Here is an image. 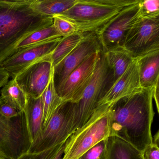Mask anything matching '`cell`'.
Masks as SVG:
<instances>
[{
  "label": "cell",
  "mask_w": 159,
  "mask_h": 159,
  "mask_svg": "<svg viewBox=\"0 0 159 159\" xmlns=\"http://www.w3.org/2000/svg\"><path fill=\"white\" fill-rule=\"evenodd\" d=\"M153 87L141 88L109 107L111 135L121 138L142 152L152 143Z\"/></svg>",
  "instance_id": "6da1fadb"
},
{
  "label": "cell",
  "mask_w": 159,
  "mask_h": 159,
  "mask_svg": "<svg viewBox=\"0 0 159 159\" xmlns=\"http://www.w3.org/2000/svg\"><path fill=\"white\" fill-rule=\"evenodd\" d=\"M33 0H0V65L33 32L53 25V17L31 7Z\"/></svg>",
  "instance_id": "7a4b0ae2"
},
{
  "label": "cell",
  "mask_w": 159,
  "mask_h": 159,
  "mask_svg": "<svg viewBox=\"0 0 159 159\" xmlns=\"http://www.w3.org/2000/svg\"><path fill=\"white\" fill-rule=\"evenodd\" d=\"M139 0H76L74 5L58 15L76 26L78 32L94 33L113 19L124 8Z\"/></svg>",
  "instance_id": "3957f363"
},
{
  "label": "cell",
  "mask_w": 159,
  "mask_h": 159,
  "mask_svg": "<svg viewBox=\"0 0 159 159\" xmlns=\"http://www.w3.org/2000/svg\"><path fill=\"white\" fill-rule=\"evenodd\" d=\"M107 74V65L103 51L100 52L93 76L83 94L75 103L71 121L70 134L84 125L95 111L104 92Z\"/></svg>",
  "instance_id": "277c9868"
},
{
  "label": "cell",
  "mask_w": 159,
  "mask_h": 159,
  "mask_svg": "<svg viewBox=\"0 0 159 159\" xmlns=\"http://www.w3.org/2000/svg\"><path fill=\"white\" fill-rule=\"evenodd\" d=\"M75 103L65 101L55 111L40 134L31 143L27 153H37L66 141L70 134Z\"/></svg>",
  "instance_id": "5b68a950"
},
{
  "label": "cell",
  "mask_w": 159,
  "mask_h": 159,
  "mask_svg": "<svg viewBox=\"0 0 159 159\" xmlns=\"http://www.w3.org/2000/svg\"><path fill=\"white\" fill-rule=\"evenodd\" d=\"M31 144L24 112L11 119L0 114V158L17 159Z\"/></svg>",
  "instance_id": "8992f818"
},
{
  "label": "cell",
  "mask_w": 159,
  "mask_h": 159,
  "mask_svg": "<svg viewBox=\"0 0 159 159\" xmlns=\"http://www.w3.org/2000/svg\"><path fill=\"white\" fill-rule=\"evenodd\" d=\"M141 1L124 8L96 34L103 52L122 48L129 30L144 16Z\"/></svg>",
  "instance_id": "52a82bcc"
},
{
  "label": "cell",
  "mask_w": 159,
  "mask_h": 159,
  "mask_svg": "<svg viewBox=\"0 0 159 159\" xmlns=\"http://www.w3.org/2000/svg\"><path fill=\"white\" fill-rule=\"evenodd\" d=\"M122 48L134 59L159 51V16L139 20L126 35Z\"/></svg>",
  "instance_id": "ba28073f"
},
{
  "label": "cell",
  "mask_w": 159,
  "mask_h": 159,
  "mask_svg": "<svg viewBox=\"0 0 159 159\" xmlns=\"http://www.w3.org/2000/svg\"><path fill=\"white\" fill-rule=\"evenodd\" d=\"M102 50L96 34L89 33L61 62L53 66V81L56 91L64 84L70 73L93 54Z\"/></svg>",
  "instance_id": "9c48e42d"
},
{
  "label": "cell",
  "mask_w": 159,
  "mask_h": 159,
  "mask_svg": "<svg viewBox=\"0 0 159 159\" xmlns=\"http://www.w3.org/2000/svg\"><path fill=\"white\" fill-rule=\"evenodd\" d=\"M50 56L30 65L15 78L27 96L34 98L40 97L50 83L53 69Z\"/></svg>",
  "instance_id": "30bf717a"
},
{
  "label": "cell",
  "mask_w": 159,
  "mask_h": 159,
  "mask_svg": "<svg viewBox=\"0 0 159 159\" xmlns=\"http://www.w3.org/2000/svg\"><path fill=\"white\" fill-rule=\"evenodd\" d=\"M102 50L90 56L79 67L70 73L57 92L63 101L78 103L92 80Z\"/></svg>",
  "instance_id": "8fae6325"
},
{
  "label": "cell",
  "mask_w": 159,
  "mask_h": 159,
  "mask_svg": "<svg viewBox=\"0 0 159 159\" xmlns=\"http://www.w3.org/2000/svg\"><path fill=\"white\" fill-rule=\"evenodd\" d=\"M62 38L48 41L16 51L7 57L0 67L14 79L30 65L50 56Z\"/></svg>",
  "instance_id": "7c38bea8"
},
{
  "label": "cell",
  "mask_w": 159,
  "mask_h": 159,
  "mask_svg": "<svg viewBox=\"0 0 159 159\" xmlns=\"http://www.w3.org/2000/svg\"><path fill=\"white\" fill-rule=\"evenodd\" d=\"M141 89L138 65L137 60L135 59L124 73L100 98L96 108L103 106L111 107L121 98L129 96Z\"/></svg>",
  "instance_id": "4fadbf2b"
},
{
  "label": "cell",
  "mask_w": 159,
  "mask_h": 159,
  "mask_svg": "<svg viewBox=\"0 0 159 159\" xmlns=\"http://www.w3.org/2000/svg\"><path fill=\"white\" fill-rule=\"evenodd\" d=\"M104 53L107 65V74L102 97L135 60L123 48L112 49Z\"/></svg>",
  "instance_id": "5bb4252c"
},
{
  "label": "cell",
  "mask_w": 159,
  "mask_h": 159,
  "mask_svg": "<svg viewBox=\"0 0 159 159\" xmlns=\"http://www.w3.org/2000/svg\"><path fill=\"white\" fill-rule=\"evenodd\" d=\"M141 88H153L159 81V51L137 59Z\"/></svg>",
  "instance_id": "9a60e30c"
},
{
  "label": "cell",
  "mask_w": 159,
  "mask_h": 159,
  "mask_svg": "<svg viewBox=\"0 0 159 159\" xmlns=\"http://www.w3.org/2000/svg\"><path fill=\"white\" fill-rule=\"evenodd\" d=\"M29 135L31 143L38 137L43 129V103L42 97H27L24 111Z\"/></svg>",
  "instance_id": "2e32d148"
},
{
  "label": "cell",
  "mask_w": 159,
  "mask_h": 159,
  "mask_svg": "<svg viewBox=\"0 0 159 159\" xmlns=\"http://www.w3.org/2000/svg\"><path fill=\"white\" fill-rule=\"evenodd\" d=\"M106 159H144L142 152L121 138L111 135L107 139Z\"/></svg>",
  "instance_id": "e0dca14e"
},
{
  "label": "cell",
  "mask_w": 159,
  "mask_h": 159,
  "mask_svg": "<svg viewBox=\"0 0 159 159\" xmlns=\"http://www.w3.org/2000/svg\"><path fill=\"white\" fill-rule=\"evenodd\" d=\"M76 0H33L31 7L41 14L53 17L70 9Z\"/></svg>",
  "instance_id": "ac0fdd59"
},
{
  "label": "cell",
  "mask_w": 159,
  "mask_h": 159,
  "mask_svg": "<svg viewBox=\"0 0 159 159\" xmlns=\"http://www.w3.org/2000/svg\"><path fill=\"white\" fill-rule=\"evenodd\" d=\"M1 93V96L5 102L19 111L24 112L27 96L17 84L15 79L9 81L2 87Z\"/></svg>",
  "instance_id": "d6986e66"
},
{
  "label": "cell",
  "mask_w": 159,
  "mask_h": 159,
  "mask_svg": "<svg viewBox=\"0 0 159 159\" xmlns=\"http://www.w3.org/2000/svg\"><path fill=\"white\" fill-rule=\"evenodd\" d=\"M87 34L76 32L63 37L50 57L54 66L69 54L84 39Z\"/></svg>",
  "instance_id": "ffe728a7"
},
{
  "label": "cell",
  "mask_w": 159,
  "mask_h": 159,
  "mask_svg": "<svg viewBox=\"0 0 159 159\" xmlns=\"http://www.w3.org/2000/svg\"><path fill=\"white\" fill-rule=\"evenodd\" d=\"M61 38L63 37L58 33L53 25H52L33 32L22 40L16 45L10 56L20 49Z\"/></svg>",
  "instance_id": "44dd1931"
},
{
  "label": "cell",
  "mask_w": 159,
  "mask_h": 159,
  "mask_svg": "<svg viewBox=\"0 0 159 159\" xmlns=\"http://www.w3.org/2000/svg\"><path fill=\"white\" fill-rule=\"evenodd\" d=\"M43 103V128L45 126L57 108L63 101L57 93L52 78L42 95Z\"/></svg>",
  "instance_id": "7402d4cb"
},
{
  "label": "cell",
  "mask_w": 159,
  "mask_h": 159,
  "mask_svg": "<svg viewBox=\"0 0 159 159\" xmlns=\"http://www.w3.org/2000/svg\"><path fill=\"white\" fill-rule=\"evenodd\" d=\"M53 25L62 37H66L78 32L75 25L67 18L57 15L53 17Z\"/></svg>",
  "instance_id": "603a6c76"
},
{
  "label": "cell",
  "mask_w": 159,
  "mask_h": 159,
  "mask_svg": "<svg viewBox=\"0 0 159 159\" xmlns=\"http://www.w3.org/2000/svg\"><path fill=\"white\" fill-rule=\"evenodd\" d=\"M65 142L51 148L37 153H25L17 159H55L59 152L64 147Z\"/></svg>",
  "instance_id": "cb8c5ba5"
},
{
  "label": "cell",
  "mask_w": 159,
  "mask_h": 159,
  "mask_svg": "<svg viewBox=\"0 0 159 159\" xmlns=\"http://www.w3.org/2000/svg\"><path fill=\"white\" fill-rule=\"evenodd\" d=\"M107 139L98 142L85 152L79 159H106Z\"/></svg>",
  "instance_id": "d4e9b609"
},
{
  "label": "cell",
  "mask_w": 159,
  "mask_h": 159,
  "mask_svg": "<svg viewBox=\"0 0 159 159\" xmlns=\"http://www.w3.org/2000/svg\"><path fill=\"white\" fill-rule=\"evenodd\" d=\"M140 5L144 16H159V0H141Z\"/></svg>",
  "instance_id": "484cf974"
},
{
  "label": "cell",
  "mask_w": 159,
  "mask_h": 159,
  "mask_svg": "<svg viewBox=\"0 0 159 159\" xmlns=\"http://www.w3.org/2000/svg\"><path fill=\"white\" fill-rule=\"evenodd\" d=\"M21 112L22 111H19L5 102L0 96V114L2 116L7 119H11L18 116Z\"/></svg>",
  "instance_id": "4316f807"
},
{
  "label": "cell",
  "mask_w": 159,
  "mask_h": 159,
  "mask_svg": "<svg viewBox=\"0 0 159 159\" xmlns=\"http://www.w3.org/2000/svg\"><path fill=\"white\" fill-rule=\"evenodd\" d=\"M144 159H159V148L158 144L152 143L142 152Z\"/></svg>",
  "instance_id": "83f0119b"
},
{
  "label": "cell",
  "mask_w": 159,
  "mask_h": 159,
  "mask_svg": "<svg viewBox=\"0 0 159 159\" xmlns=\"http://www.w3.org/2000/svg\"><path fill=\"white\" fill-rule=\"evenodd\" d=\"M10 76L8 72L0 67V88L3 87L9 81Z\"/></svg>",
  "instance_id": "f1b7e54d"
},
{
  "label": "cell",
  "mask_w": 159,
  "mask_h": 159,
  "mask_svg": "<svg viewBox=\"0 0 159 159\" xmlns=\"http://www.w3.org/2000/svg\"><path fill=\"white\" fill-rule=\"evenodd\" d=\"M153 99L156 104L157 112L159 113V81L154 85L153 87Z\"/></svg>",
  "instance_id": "f546056e"
},
{
  "label": "cell",
  "mask_w": 159,
  "mask_h": 159,
  "mask_svg": "<svg viewBox=\"0 0 159 159\" xmlns=\"http://www.w3.org/2000/svg\"><path fill=\"white\" fill-rule=\"evenodd\" d=\"M0 159H2V158H0Z\"/></svg>",
  "instance_id": "4dcf8cb0"
}]
</instances>
